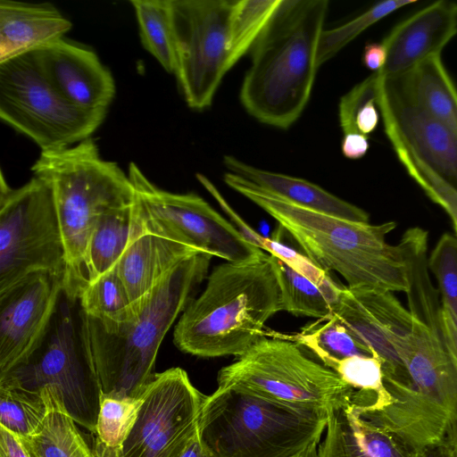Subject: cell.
<instances>
[{"label": "cell", "instance_id": "cell-1", "mask_svg": "<svg viewBox=\"0 0 457 457\" xmlns=\"http://www.w3.org/2000/svg\"><path fill=\"white\" fill-rule=\"evenodd\" d=\"M223 180L277 220L294 245L316 265L338 273L347 288L407 291L408 269L403 248L399 243L386 241L396 227L395 221H352L292 204L228 171Z\"/></svg>", "mask_w": 457, "mask_h": 457}, {"label": "cell", "instance_id": "cell-2", "mask_svg": "<svg viewBox=\"0 0 457 457\" xmlns=\"http://www.w3.org/2000/svg\"><path fill=\"white\" fill-rule=\"evenodd\" d=\"M283 311L278 269L263 252L215 266L173 331L181 352L201 358L239 357L266 337V322Z\"/></svg>", "mask_w": 457, "mask_h": 457}, {"label": "cell", "instance_id": "cell-3", "mask_svg": "<svg viewBox=\"0 0 457 457\" xmlns=\"http://www.w3.org/2000/svg\"><path fill=\"white\" fill-rule=\"evenodd\" d=\"M328 0H281L251 49L239 98L258 121L286 129L312 91Z\"/></svg>", "mask_w": 457, "mask_h": 457}, {"label": "cell", "instance_id": "cell-4", "mask_svg": "<svg viewBox=\"0 0 457 457\" xmlns=\"http://www.w3.org/2000/svg\"><path fill=\"white\" fill-rule=\"evenodd\" d=\"M212 258L197 252L185 259L133 303L134 316L125 322L105 323L82 312L104 395L141 396L165 335L194 299Z\"/></svg>", "mask_w": 457, "mask_h": 457}, {"label": "cell", "instance_id": "cell-5", "mask_svg": "<svg viewBox=\"0 0 457 457\" xmlns=\"http://www.w3.org/2000/svg\"><path fill=\"white\" fill-rule=\"evenodd\" d=\"M31 170L52 188L65 250L63 291L79 300L88 285L87 249L97 220L111 210L132 204L135 188L116 162L101 157L93 137L41 152Z\"/></svg>", "mask_w": 457, "mask_h": 457}, {"label": "cell", "instance_id": "cell-6", "mask_svg": "<svg viewBox=\"0 0 457 457\" xmlns=\"http://www.w3.org/2000/svg\"><path fill=\"white\" fill-rule=\"evenodd\" d=\"M413 319L403 359L410 384L384 379L389 403L370 420L418 452L449 445L457 436V369L448 350L442 320Z\"/></svg>", "mask_w": 457, "mask_h": 457}, {"label": "cell", "instance_id": "cell-7", "mask_svg": "<svg viewBox=\"0 0 457 457\" xmlns=\"http://www.w3.org/2000/svg\"><path fill=\"white\" fill-rule=\"evenodd\" d=\"M328 417V410L218 386L204 402L198 436L214 457H296L320 443Z\"/></svg>", "mask_w": 457, "mask_h": 457}, {"label": "cell", "instance_id": "cell-8", "mask_svg": "<svg viewBox=\"0 0 457 457\" xmlns=\"http://www.w3.org/2000/svg\"><path fill=\"white\" fill-rule=\"evenodd\" d=\"M0 386L40 394L52 389L73 420L96 431L102 387L79 300L62 291L53 317L30 353L6 372Z\"/></svg>", "mask_w": 457, "mask_h": 457}, {"label": "cell", "instance_id": "cell-9", "mask_svg": "<svg viewBox=\"0 0 457 457\" xmlns=\"http://www.w3.org/2000/svg\"><path fill=\"white\" fill-rule=\"evenodd\" d=\"M217 383L284 404L328 411L350 401L355 391L334 370L276 332H267L221 368Z\"/></svg>", "mask_w": 457, "mask_h": 457}, {"label": "cell", "instance_id": "cell-10", "mask_svg": "<svg viewBox=\"0 0 457 457\" xmlns=\"http://www.w3.org/2000/svg\"><path fill=\"white\" fill-rule=\"evenodd\" d=\"M106 114L70 103L42 72L32 52L0 62V118L41 152L92 137Z\"/></svg>", "mask_w": 457, "mask_h": 457}, {"label": "cell", "instance_id": "cell-11", "mask_svg": "<svg viewBox=\"0 0 457 457\" xmlns=\"http://www.w3.org/2000/svg\"><path fill=\"white\" fill-rule=\"evenodd\" d=\"M38 271L62 278L65 273V250L52 188L37 176L12 188L1 173L0 293Z\"/></svg>", "mask_w": 457, "mask_h": 457}, {"label": "cell", "instance_id": "cell-12", "mask_svg": "<svg viewBox=\"0 0 457 457\" xmlns=\"http://www.w3.org/2000/svg\"><path fill=\"white\" fill-rule=\"evenodd\" d=\"M237 0H169L175 71L187 104L208 108L230 62V37Z\"/></svg>", "mask_w": 457, "mask_h": 457}, {"label": "cell", "instance_id": "cell-13", "mask_svg": "<svg viewBox=\"0 0 457 457\" xmlns=\"http://www.w3.org/2000/svg\"><path fill=\"white\" fill-rule=\"evenodd\" d=\"M143 219L163 234L226 262H242L264 251L250 244L225 217L195 193L176 194L151 182L130 162L128 173Z\"/></svg>", "mask_w": 457, "mask_h": 457}, {"label": "cell", "instance_id": "cell-14", "mask_svg": "<svg viewBox=\"0 0 457 457\" xmlns=\"http://www.w3.org/2000/svg\"><path fill=\"white\" fill-rule=\"evenodd\" d=\"M135 424L116 450L97 457H179L197 434L206 395L179 367L154 373L146 385Z\"/></svg>", "mask_w": 457, "mask_h": 457}, {"label": "cell", "instance_id": "cell-15", "mask_svg": "<svg viewBox=\"0 0 457 457\" xmlns=\"http://www.w3.org/2000/svg\"><path fill=\"white\" fill-rule=\"evenodd\" d=\"M375 73V103L398 160L426 168L457 192V134L425 111L397 77Z\"/></svg>", "mask_w": 457, "mask_h": 457}, {"label": "cell", "instance_id": "cell-16", "mask_svg": "<svg viewBox=\"0 0 457 457\" xmlns=\"http://www.w3.org/2000/svg\"><path fill=\"white\" fill-rule=\"evenodd\" d=\"M332 313L379 359L384 378L410 383L403 359L409 350L413 319L393 292L345 287Z\"/></svg>", "mask_w": 457, "mask_h": 457}, {"label": "cell", "instance_id": "cell-17", "mask_svg": "<svg viewBox=\"0 0 457 457\" xmlns=\"http://www.w3.org/2000/svg\"><path fill=\"white\" fill-rule=\"evenodd\" d=\"M63 278L38 271L0 293V374L28 355L56 309Z\"/></svg>", "mask_w": 457, "mask_h": 457}, {"label": "cell", "instance_id": "cell-18", "mask_svg": "<svg viewBox=\"0 0 457 457\" xmlns=\"http://www.w3.org/2000/svg\"><path fill=\"white\" fill-rule=\"evenodd\" d=\"M32 54L47 79L70 103L87 111H108L115 96V81L95 51L62 37Z\"/></svg>", "mask_w": 457, "mask_h": 457}, {"label": "cell", "instance_id": "cell-19", "mask_svg": "<svg viewBox=\"0 0 457 457\" xmlns=\"http://www.w3.org/2000/svg\"><path fill=\"white\" fill-rule=\"evenodd\" d=\"M457 34V4L437 1L396 24L382 40L386 50L381 77L404 74L426 59L441 55Z\"/></svg>", "mask_w": 457, "mask_h": 457}, {"label": "cell", "instance_id": "cell-20", "mask_svg": "<svg viewBox=\"0 0 457 457\" xmlns=\"http://www.w3.org/2000/svg\"><path fill=\"white\" fill-rule=\"evenodd\" d=\"M197 252L149 225L135 199L129 240L116 263L131 302L148 293L165 274Z\"/></svg>", "mask_w": 457, "mask_h": 457}, {"label": "cell", "instance_id": "cell-21", "mask_svg": "<svg viewBox=\"0 0 457 457\" xmlns=\"http://www.w3.org/2000/svg\"><path fill=\"white\" fill-rule=\"evenodd\" d=\"M319 457H421L386 429L364 419L350 401L328 410Z\"/></svg>", "mask_w": 457, "mask_h": 457}, {"label": "cell", "instance_id": "cell-22", "mask_svg": "<svg viewBox=\"0 0 457 457\" xmlns=\"http://www.w3.org/2000/svg\"><path fill=\"white\" fill-rule=\"evenodd\" d=\"M71 27L53 4L0 0V62L62 38Z\"/></svg>", "mask_w": 457, "mask_h": 457}, {"label": "cell", "instance_id": "cell-23", "mask_svg": "<svg viewBox=\"0 0 457 457\" xmlns=\"http://www.w3.org/2000/svg\"><path fill=\"white\" fill-rule=\"evenodd\" d=\"M223 164L228 172L296 206L352 221L370 220L364 210L303 179L262 170L232 155H225Z\"/></svg>", "mask_w": 457, "mask_h": 457}, {"label": "cell", "instance_id": "cell-24", "mask_svg": "<svg viewBox=\"0 0 457 457\" xmlns=\"http://www.w3.org/2000/svg\"><path fill=\"white\" fill-rule=\"evenodd\" d=\"M394 77L425 111L457 134V88L441 55L429 57L410 71Z\"/></svg>", "mask_w": 457, "mask_h": 457}, {"label": "cell", "instance_id": "cell-25", "mask_svg": "<svg viewBox=\"0 0 457 457\" xmlns=\"http://www.w3.org/2000/svg\"><path fill=\"white\" fill-rule=\"evenodd\" d=\"M46 414L40 429L29 438L37 457H97L56 394L43 389Z\"/></svg>", "mask_w": 457, "mask_h": 457}, {"label": "cell", "instance_id": "cell-26", "mask_svg": "<svg viewBox=\"0 0 457 457\" xmlns=\"http://www.w3.org/2000/svg\"><path fill=\"white\" fill-rule=\"evenodd\" d=\"M278 335L306 348L332 370L338 361L347 357L373 356L333 313L308 324L296 334Z\"/></svg>", "mask_w": 457, "mask_h": 457}, {"label": "cell", "instance_id": "cell-27", "mask_svg": "<svg viewBox=\"0 0 457 457\" xmlns=\"http://www.w3.org/2000/svg\"><path fill=\"white\" fill-rule=\"evenodd\" d=\"M133 204L111 210L97 220L87 249L88 284L112 269L124 253L130 236Z\"/></svg>", "mask_w": 457, "mask_h": 457}, {"label": "cell", "instance_id": "cell-28", "mask_svg": "<svg viewBox=\"0 0 457 457\" xmlns=\"http://www.w3.org/2000/svg\"><path fill=\"white\" fill-rule=\"evenodd\" d=\"M273 258L278 269L283 311L295 316H306L317 320L332 314L345 287L337 282L328 286H320L294 270L278 257L273 256Z\"/></svg>", "mask_w": 457, "mask_h": 457}, {"label": "cell", "instance_id": "cell-29", "mask_svg": "<svg viewBox=\"0 0 457 457\" xmlns=\"http://www.w3.org/2000/svg\"><path fill=\"white\" fill-rule=\"evenodd\" d=\"M144 47L174 74L175 52L169 0H131Z\"/></svg>", "mask_w": 457, "mask_h": 457}, {"label": "cell", "instance_id": "cell-30", "mask_svg": "<svg viewBox=\"0 0 457 457\" xmlns=\"http://www.w3.org/2000/svg\"><path fill=\"white\" fill-rule=\"evenodd\" d=\"M82 312L105 323L119 324L134 316L135 309L116 265L90 282L79 299Z\"/></svg>", "mask_w": 457, "mask_h": 457}, {"label": "cell", "instance_id": "cell-31", "mask_svg": "<svg viewBox=\"0 0 457 457\" xmlns=\"http://www.w3.org/2000/svg\"><path fill=\"white\" fill-rule=\"evenodd\" d=\"M142 396L130 397L102 394L97 417L95 452L119 449L137 420Z\"/></svg>", "mask_w": 457, "mask_h": 457}, {"label": "cell", "instance_id": "cell-32", "mask_svg": "<svg viewBox=\"0 0 457 457\" xmlns=\"http://www.w3.org/2000/svg\"><path fill=\"white\" fill-rule=\"evenodd\" d=\"M46 414L41 394L0 386V427L29 439L40 429Z\"/></svg>", "mask_w": 457, "mask_h": 457}, {"label": "cell", "instance_id": "cell-33", "mask_svg": "<svg viewBox=\"0 0 457 457\" xmlns=\"http://www.w3.org/2000/svg\"><path fill=\"white\" fill-rule=\"evenodd\" d=\"M281 0H237L231 25L230 62L233 67L248 51Z\"/></svg>", "mask_w": 457, "mask_h": 457}, {"label": "cell", "instance_id": "cell-34", "mask_svg": "<svg viewBox=\"0 0 457 457\" xmlns=\"http://www.w3.org/2000/svg\"><path fill=\"white\" fill-rule=\"evenodd\" d=\"M377 76L373 72L344 95L338 105V118L345 134L373 132L379 120L376 101Z\"/></svg>", "mask_w": 457, "mask_h": 457}, {"label": "cell", "instance_id": "cell-35", "mask_svg": "<svg viewBox=\"0 0 457 457\" xmlns=\"http://www.w3.org/2000/svg\"><path fill=\"white\" fill-rule=\"evenodd\" d=\"M333 370L350 386L375 395L374 398L360 396V407L381 408L388 404L389 394L384 384L382 363L375 356H351L338 361Z\"/></svg>", "mask_w": 457, "mask_h": 457}, {"label": "cell", "instance_id": "cell-36", "mask_svg": "<svg viewBox=\"0 0 457 457\" xmlns=\"http://www.w3.org/2000/svg\"><path fill=\"white\" fill-rule=\"evenodd\" d=\"M413 3L415 0L382 1L339 27L323 29L317 48L318 66L332 58L369 27L395 11Z\"/></svg>", "mask_w": 457, "mask_h": 457}, {"label": "cell", "instance_id": "cell-37", "mask_svg": "<svg viewBox=\"0 0 457 457\" xmlns=\"http://www.w3.org/2000/svg\"><path fill=\"white\" fill-rule=\"evenodd\" d=\"M428 267L438 286L442 306L457 320V237L443 234L428 256Z\"/></svg>", "mask_w": 457, "mask_h": 457}, {"label": "cell", "instance_id": "cell-38", "mask_svg": "<svg viewBox=\"0 0 457 457\" xmlns=\"http://www.w3.org/2000/svg\"><path fill=\"white\" fill-rule=\"evenodd\" d=\"M196 179L201 185L212 195L220 204L229 221L237 228L241 235L252 245L264 251L267 237L255 231L239 214L229 205L215 185L204 174L196 173Z\"/></svg>", "mask_w": 457, "mask_h": 457}, {"label": "cell", "instance_id": "cell-39", "mask_svg": "<svg viewBox=\"0 0 457 457\" xmlns=\"http://www.w3.org/2000/svg\"><path fill=\"white\" fill-rule=\"evenodd\" d=\"M0 457H37L29 439L0 427Z\"/></svg>", "mask_w": 457, "mask_h": 457}, {"label": "cell", "instance_id": "cell-40", "mask_svg": "<svg viewBox=\"0 0 457 457\" xmlns=\"http://www.w3.org/2000/svg\"><path fill=\"white\" fill-rule=\"evenodd\" d=\"M370 148L368 136L361 133L345 134L341 143V151L345 157L357 160L363 157Z\"/></svg>", "mask_w": 457, "mask_h": 457}, {"label": "cell", "instance_id": "cell-41", "mask_svg": "<svg viewBox=\"0 0 457 457\" xmlns=\"http://www.w3.org/2000/svg\"><path fill=\"white\" fill-rule=\"evenodd\" d=\"M442 328L445 342L457 369V320L451 312L442 306Z\"/></svg>", "mask_w": 457, "mask_h": 457}, {"label": "cell", "instance_id": "cell-42", "mask_svg": "<svg viewBox=\"0 0 457 457\" xmlns=\"http://www.w3.org/2000/svg\"><path fill=\"white\" fill-rule=\"evenodd\" d=\"M386 50L383 43H370L364 47L362 63L373 72L379 71L385 65Z\"/></svg>", "mask_w": 457, "mask_h": 457}, {"label": "cell", "instance_id": "cell-43", "mask_svg": "<svg viewBox=\"0 0 457 457\" xmlns=\"http://www.w3.org/2000/svg\"><path fill=\"white\" fill-rule=\"evenodd\" d=\"M179 457H214L201 443L198 431Z\"/></svg>", "mask_w": 457, "mask_h": 457}, {"label": "cell", "instance_id": "cell-44", "mask_svg": "<svg viewBox=\"0 0 457 457\" xmlns=\"http://www.w3.org/2000/svg\"><path fill=\"white\" fill-rule=\"evenodd\" d=\"M421 457H448V445L429 447L423 452Z\"/></svg>", "mask_w": 457, "mask_h": 457}, {"label": "cell", "instance_id": "cell-45", "mask_svg": "<svg viewBox=\"0 0 457 457\" xmlns=\"http://www.w3.org/2000/svg\"><path fill=\"white\" fill-rule=\"evenodd\" d=\"M445 212L449 215L453 221V228L455 230V237H457V199L450 204L445 209Z\"/></svg>", "mask_w": 457, "mask_h": 457}, {"label": "cell", "instance_id": "cell-46", "mask_svg": "<svg viewBox=\"0 0 457 457\" xmlns=\"http://www.w3.org/2000/svg\"><path fill=\"white\" fill-rule=\"evenodd\" d=\"M319 443L314 444L296 457H319Z\"/></svg>", "mask_w": 457, "mask_h": 457}, {"label": "cell", "instance_id": "cell-47", "mask_svg": "<svg viewBox=\"0 0 457 457\" xmlns=\"http://www.w3.org/2000/svg\"><path fill=\"white\" fill-rule=\"evenodd\" d=\"M448 457H457V436L448 445Z\"/></svg>", "mask_w": 457, "mask_h": 457}, {"label": "cell", "instance_id": "cell-48", "mask_svg": "<svg viewBox=\"0 0 457 457\" xmlns=\"http://www.w3.org/2000/svg\"><path fill=\"white\" fill-rule=\"evenodd\" d=\"M455 197H457V196H455ZM455 197H453V199H454ZM452 200H453V199H452ZM452 200H451V201H452ZM451 201H450V202H451ZM450 202H448L447 204H449ZM446 204H445V205H446ZM445 206H444V207H445ZM444 207H443V208H444ZM443 208H442V209H443Z\"/></svg>", "mask_w": 457, "mask_h": 457}]
</instances>
